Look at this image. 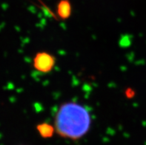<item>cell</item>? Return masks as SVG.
<instances>
[{
    "label": "cell",
    "mask_w": 146,
    "mask_h": 145,
    "mask_svg": "<svg viewBox=\"0 0 146 145\" xmlns=\"http://www.w3.org/2000/svg\"><path fill=\"white\" fill-rule=\"evenodd\" d=\"M91 124V115L88 109L73 101L60 105L54 117L55 132L62 138L73 141L84 137Z\"/></svg>",
    "instance_id": "1"
},
{
    "label": "cell",
    "mask_w": 146,
    "mask_h": 145,
    "mask_svg": "<svg viewBox=\"0 0 146 145\" xmlns=\"http://www.w3.org/2000/svg\"><path fill=\"white\" fill-rule=\"evenodd\" d=\"M56 63L54 56L46 52H40L34 56L33 64L37 71L49 73L54 68Z\"/></svg>",
    "instance_id": "2"
},
{
    "label": "cell",
    "mask_w": 146,
    "mask_h": 145,
    "mask_svg": "<svg viewBox=\"0 0 146 145\" xmlns=\"http://www.w3.org/2000/svg\"><path fill=\"white\" fill-rule=\"evenodd\" d=\"M72 12V7L69 0H59L56 5V13L62 19L69 18Z\"/></svg>",
    "instance_id": "3"
},
{
    "label": "cell",
    "mask_w": 146,
    "mask_h": 145,
    "mask_svg": "<svg viewBox=\"0 0 146 145\" xmlns=\"http://www.w3.org/2000/svg\"><path fill=\"white\" fill-rule=\"evenodd\" d=\"M37 131L42 138H50L54 132H55V129L54 126L48 123H42L37 126Z\"/></svg>",
    "instance_id": "4"
}]
</instances>
